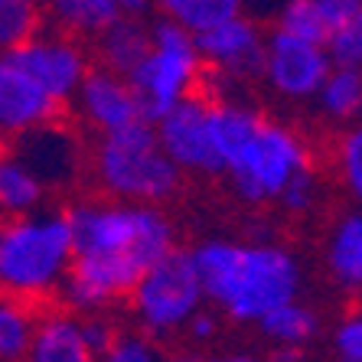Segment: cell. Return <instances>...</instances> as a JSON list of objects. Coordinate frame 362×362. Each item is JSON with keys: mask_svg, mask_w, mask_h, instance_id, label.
Masks as SVG:
<instances>
[{"mask_svg": "<svg viewBox=\"0 0 362 362\" xmlns=\"http://www.w3.org/2000/svg\"><path fill=\"white\" fill-rule=\"evenodd\" d=\"M153 46L147 59L131 76L137 98H141L144 118L160 121L173 108L196 95V85L202 78V56L196 46V36H189L183 26L167 20L163 13L151 20Z\"/></svg>", "mask_w": 362, "mask_h": 362, "instance_id": "obj_6", "label": "cell"}, {"mask_svg": "<svg viewBox=\"0 0 362 362\" xmlns=\"http://www.w3.org/2000/svg\"><path fill=\"white\" fill-rule=\"evenodd\" d=\"M98 362H177V359H170L160 339L147 337L141 329H127V333L121 329L118 339L111 343V349Z\"/></svg>", "mask_w": 362, "mask_h": 362, "instance_id": "obj_28", "label": "cell"}, {"mask_svg": "<svg viewBox=\"0 0 362 362\" xmlns=\"http://www.w3.org/2000/svg\"><path fill=\"white\" fill-rule=\"evenodd\" d=\"M222 177L245 206H278L297 177L313 170L310 144L297 127L274 121L248 101H216Z\"/></svg>", "mask_w": 362, "mask_h": 362, "instance_id": "obj_3", "label": "cell"}, {"mask_svg": "<svg viewBox=\"0 0 362 362\" xmlns=\"http://www.w3.org/2000/svg\"><path fill=\"white\" fill-rule=\"evenodd\" d=\"M46 20L52 30L76 36V40L82 36L101 40L118 20H124V4L118 0H52L46 7Z\"/></svg>", "mask_w": 362, "mask_h": 362, "instance_id": "obj_20", "label": "cell"}, {"mask_svg": "<svg viewBox=\"0 0 362 362\" xmlns=\"http://www.w3.org/2000/svg\"><path fill=\"white\" fill-rule=\"evenodd\" d=\"M177 362H264V359H258L255 353H193Z\"/></svg>", "mask_w": 362, "mask_h": 362, "instance_id": "obj_33", "label": "cell"}, {"mask_svg": "<svg viewBox=\"0 0 362 362\" xmlns=\"http://www.w3.org/2000/svg\"><path fill=\"white\" fill-rule=\"evenodd\" d=\"M26 362H98L82 333V317L69 310H49L40 317L36 343Z\"/></svg>", "mask_w": 362, "mask_h": 362, "instance_id": "obj_17", "label": "cell"}, {"mask_svg": "<svg viewBox=\"0 0 362 362\" xmlns=\"http://www.w3.org/2000/svg\"><path fill=\"white\" fill-rule=\"evenodd\" d=\"M40 317L26 300L4 297L0 303V362H26L36 343Z\"/></svg>", "mask_w": 362, "mask_h": 362, "instance_id": "obj_24", "label": "cell"}, {"mask_svg": "<svg viewBox=\"0 0 362 362\" xmlns=\"http://www.w3.org/2000/svg\"><path fill=\"white\" fill-rule=\"evenodd\" d=\"M327 346L333 362H362V307L346 310L333 323Z\"/></svg>", "mask_w": 362, "mask_h": 362, "instance_id": "obj_29", "label": "cell"}, {"mask_svg": "<svg viewBox=\"0 0 362 362\" xmlns=\"http://www.w3.org/2000/svg\"><path fill=\"white\" fill-rule=\"evenodd\" d=\"M329 72H333V59H329L327 46L284 33L278 26L268 33L262 78L271 95H278L281 101H291V105L317 101Z\"/></svg>", "mask_w": 362, "mask_h": 362, "instance_id": "obj_8", "label": "cell"}, {"mask_svg": "<svg viewBox=\"0 0 362 362\" xmlns=\"http://www.w3.org/2000/svg\"><path fill=\"white\" fill-rule=\"evenodd\" d=\"M151 20L124 13V20H118V23L98 40L101 66L111 69V72H118V76H124V78L134 76L137 66L147 59V52H151V46H153Z\"/></svg>", "mask_w": 362, "mask_h": 362, "instance_id": "obj_19", "label": "cell"}, {"mask_svg": "<svg viewBox=\"0 0 362 362\" xmlns=\"http://www.w3.org/2000/svg\"><path fill=\"white\" fill-rule=\"evenodd\" d=\"M313 108L329 124L353 127L362 121V72L359 69H339L333 66L329 78L323 82L320 95L313 101Z\"/></svg>", "mask_w": 362, "mask_h": 362, "instance_id": "obj_21", "label": "cell"}, {"mask_svg": "<svg viewBox=\"0 0 362 362\" xmlns=\"http://www.w3.org/2000/svg\"><path fill=\"white\" fill-rule=\"evenodd\" d=\"M160 13L167 20H173L177 26H183L189 36H206L216 26L235 20L238 13H245L242 4L235 0H163Z\"/></svg>", "mask_w": 362, "mask_h": 362, "instance_id": "obj_23", "label": "cell"}, {"mask_svg": "<svg viewBox=\"0 0 362 362\" xmlns=\"http://www.w3.org/2000/svg\"><path fill=\"white\" fill-rule=\"evenodd\" d=\"M69 222L76 232V264L59 300L76 317H95L131 297L144 274L177 248V228L160 206L82 199L69 209Z\"/></svg>", "mask_w": 362, "mask_h": 362, "instance_id": "obj_1", "label": "cell"}, {"mask_svg": "<svg viewBox=\"0 0 362 362\" xmlns=\"http://www.w3.org/2000/svg\"><path fill=\"white\" fill-rule=\"evenodd\" d=\"M320 202H323V183H320V177H317V170H310V173H303V177H297L294 183H291V189L281 196L278 209L300 219V216H310Z\"/></svg>", "mask_w": 362, "mask_h": 362, "instance_id": "obj_30", "label": "cell"}, {"mask_svg": "<svg viewBox=\"0 0 362 362\" xmlns=\"http://www.w3.org/2000/svg\"><path fill=\"white\" fill-rule=\"evenodd\" d=\"M46 193L49 189L40 183V177L26 163H20L13 153L4 157V163H0V209L7 219L42 212Z\"/></svg>", "mask_w": 362, "mask_h": 362, "instance_id": "obj_22", "label": "cell"}, {"mask_svg": "<svg viewBox=\"0 0 362 362\" xmlns=\"http://www.w3.org/2000/svg\"><path fill=\"white\" fill-rule=\"evenodd\" d=\"M202 307H209V297L193 248H173L144 274L131 294V317L137 329L153 339L183 333Z\"/></svg>", "mask_w": 362, "mask_h": 362, "instance_id": "obj_7", "label": "cell"}, {"mask_svg": "<svg viewBox=\"0 0 362 362\" xmlns=\"http://www.w3.org/2000/svg\"><path fill=\"white\" fill-rule=\"evenodd\" d=\"M92 177L108 199L157 206L177 196L183 170L167 157L153 121H137L118 134L98 137L92 151Z\"/></svg>", "mask_w": 362, "mask_h": 362, "instance_id": "obj_5", "label": "cell"}, {"mask_svg": "<svg viewBox=\"0 0 362 362\" xmlns=\"http://www.w3.org/2000/svg\"><path fill=\"white\" fill-rule=\"evenodd\" d=\"M82 333H85V343H88V349H92L95 356H105L111 349V343L118 339L121 329L111 327V320L105 317V313H95V317H82Z\"/></svg>", "mask_w": 362, "mask_h": 362, "instance_id": "obj_32", "label": "cell"}, {"mask_svg": "<svg viewBox=\"0 0 362 362\" xmlns=\"http://www.w3.org/2000/svg\"><path fill=\"white\" fill-rule=\"evenodd\" d=\"M320 258L329 281L362 307V209L349 206L327 226Z\"/></svg>", "mask_w": 362, "mask_h": 362, "instance_id": "obj_15", "label": "cell"}, {"mask_svg": "<svg viewBox=\"0 0 362 362\" xmlns=\"http://www.w3.org/2000/svg\"><path fill=\"white\" fill-rule=\"evenodd\" d=\"M72 108H76L78 121L85 127H92L98 137L118 134V131L137 124V121H147L131 78L118 76V72H111L105 66H95L88 72L85 85L78 88L76 101H72Z\"/></svg>", "mask_w": 362, "mask_h": 362, "instance_id": "obj_12", "label": "cell"}, {"mask_svg": "<svg viewBox=\"0 0 362 362\" xmlns=\"http://www.w3.org/2000/svg\"><path fill=\"white\" fill-rule=\"evenodd\" d=\"M209 307L232 323H258L300 300L303 268L291 245L274 238H206L193 248Z\"/></svg>", "mask_w": 362, "mask_h": 362, "instance_id": "obj_2", "label": "cell"}, {"mask_svg": "<svg viewBox=\"0 0 362 362\" xmlns=\"http://www.w3.org/2000/svg\"><path fill=\"white\" fill-rule=\"evenodd\" d=\"M333 170L346 199L362 209V121L339 131L333 144Z\"/></svg>", "mask_w": 362, "mask_h": 362, "instance_id": "obj_26", "label": "cell"}, {"mask_svg": "<svg viewBox=\"0 0 362 362\" xmlns=\"http://www.w3.org/2000/svg\"><path fill=\"white\" fill-rule=\"evenodd\" d=\"M4 62H10L30 78H36L59 105L76 101L78 88L95 69L88 62V49L82 46V40L59 33L52 26H46L36 40H30L20 49L4 52Z\"/></svg>", "mask_w": 362, "mask_h": 362, "instance_id": "obj_9", "label": "cell"}, {"mask_svg": "<svg viewBox=\"0 0 362 362\" xmlns=\"http://www.w3.org/2000/svg\"><path fill=\"white\" fill-rule=\"evenodd\" d=\"M327 52H329V59H333V66L359 69L362 72V4L359 0L349 4V13L337 26V33L329 36Z\"/></svg>", "mask_w": 362, "mask_h": 362, "instance_id": "obj_27", "label": "cell"}, {"mask_svg": "<svg viewBox=\"0 0 362 362\" xmlns=\"http://www.w3.org/2000/svg\"><path fill=\"white\" fill-rule=\"evenodd\" d=\"M349 4L353 0H287L281 4L274 26L284 33L300 36V40L327 46L329 36L337 33V26L349 13Z\"/></svg>", "mask_w": 362, "mask_h": 362, "instance_id": "obj_18", "label": "cell"}, {"mask_svg": "<svg viewBox=\"0 0 362 362\" xmlns=\"http://www.w3.org/2000/svg\"><path fill=\"white\" fill-rule=\"evenodd\" d=\"M76 264V232L69 212L42 209L7 219L0 228V284L13 300L62 294Z\"/></svg>", "mask_w": 362, "mask_h": 362, "instance_id": "obj_4", "label": "cell"}, {"mask_svg": "<svg viewBox=\"0 0 362 362\" xmlns=\"http://www.w3.org/2000/svg\"><path fill=\"white\" fill-rule=\"evenodd\" d=\"M10 153L17 157L20 163L33 170L40 183L46 189H69L82 177V144H78V134L62 121H52L46 127H36L23 137H13V147Z\"/></svg>", "mask_w": 362, "mask_h": 362, "instance_id": "obj_13", "label": "cell"}, {"mask_svg": "<svg viewBox=\"0 0 362 362\" xmlns=\"http://www.w3.org/2000/svg\"><path fill=\"white\" fill-rule=\"evenodd\" d=\"M163 151L183 173H222L216 144V101L193 95L180 108L153 121Z\"/></svg>", "mask_w": 362, "mask_h": 362, "instance_id": "obj_10", "label": "cell"}, {"mask_svg": "<svg viewBox=\"0 0 362 362\" xmlns=\"http://www.w3.org/2000/svg\"><path fill=\"white\" fill-rule=\"evenodd\" d=\"M196 46H199L202 62L226 85L252 82V78H262L264 72L268 33L252 13H238L235 20L216 26L212 33L199 36Z\"/></svg>", "mask_w": 362, "mask_h": 362, "instance_id": "obj_11", "label": "cell"}, {"mask_svg": "<svg viewBox=\"0 0 362 362\" xmlns=\"http://www.w3.org/2000/svg\"><path fill=\"white\" fill-rule=\"evenodd\" d=\"M62 105L36 78L0 59V127L7 137H23L59 121Z\"/></svg>", "mask_w": 362, "mask_h": 362, "instance_id": "obj_14", "label": "cell"}, {"mask_svg": "<svg viewBox=\"0 0 362 362\" xmlns=\"http://www.w3.org/2000/svg\"><path fill=\"white\" fill-rule=\"evenodd\" d=\"M46 10L33 0H0V46L13 52L46 30Z\"/></svg>", "mask_w": 362, "mask_h": 362, "instance_id": "obj_25", "label": "cell"}, {"mask_svg": "<svg viewBox=\"0 0 362 362\" xmlns=\"http://www.w3.org/2000/svg\"><path fill=\"white\" fill-rule=\"evenodd\" d=\"M222 320H226V317H222L216 307H202L193 320H189V327H186L183 333L193 346H209L222 337Z\"/></svg>", "mask_w": 362, "mask_h": 362, "instance_id": "obj_31", "label": "cell"}, {"mask_svg": "<svg viewBox=\"0 0 362 362\" xmlns=\"http://www.w3.org/2000/svg\"><path fill=\"white\" fill-rule=\"evenodd\" d=\"M258 337L274 349L278 362H294L303 359V353L323 337V317L317 307L294 300L281 307V310H274L271 317H264L258 323Z\"/></svg>", "mask_w": 362, "mask_h": 362, "instance_id": "obj_16", "label": "cell"}, {"mask_svg": "<svg viewBox=\"0 0 362 362\" xmlns=\"http://www.w3.org/2000/svg\"><path fill=\"white\" fill-rule=\"evenodd\" d=\"M294 362H307V359H294Z\"/></svg>", "mask_w": 362, "mask_h": 362, "instance_id": "obj_34", "label": "cell"}]
</instances>
